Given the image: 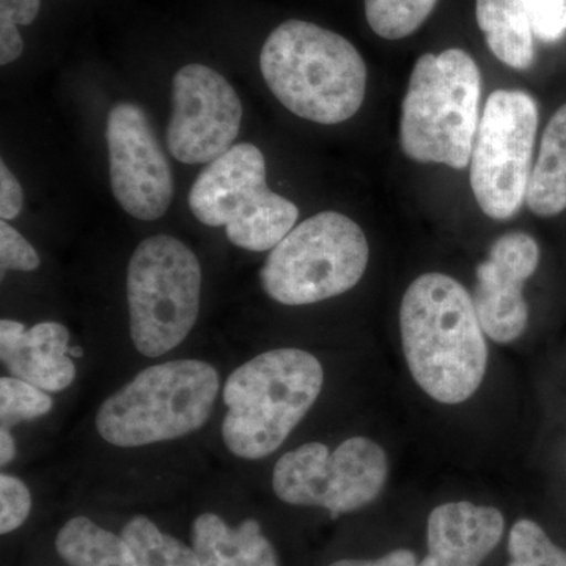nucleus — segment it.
Returning a JSON list of instances; mask_svg holds the SVG:
<instances>
[{
	"label": "nucleus",
	"instance_id": "nucleus-28",
	"mask_svg": "<svg viewBox=\"0 0 566 566\" xmlns=\"http://www.w3.org/2000/svg\"><path fill=\"white\" fill-rule=\"evenodd\" d=\"M41 0H0V31H17L39 17Z\"/></svg>",
	"mask_w": 566,
	"mask_h": 566
},
{
	"label": "nucleus",
	"instance_id": "nucleus-17",
	"mask_svg": "<svg viewBox=\"0 0 566 566\" xmlns=\"http://www.w3.org/2000/svg\"><path fill=\"white\" fill-rule=\"evenodd\" d=\"M526 202L539 218H554L566 210V104L543 133Z\"/></svg>",
	"mask_w": 566,
	"mask_h": 566
},
{
	"label": "nucleus",
	"instance_id": "nucleus-18",
	"mask_svg": "<svg viewBox=\"0 0 566 566\" xmlns=\"http://www.w3.org/2000/svg\"><path fill=\"white\" fill-rule=\"evenodd\" d=\"M55 551L69 566H137L123 536L85 516L73 517L59 531Z\"/></svg>",
	"mask_w": 566,
	"mask_h": 566
},
{
	"label": "nucleus",
	"instance_id": "nucleus-1",
	"mask_svg": "<svg viewBox=\"0 0 566 566\" xmlns=\"http://www.w3.org/2000/svg\"><path fill=\"white\" fill-rule=\"evenodd\" d=\"M400 331L409 371L433 400L463 403L482 386L485 331L474 300L455 279L441 273L417 277L401 301Z\"/></svg>",
	"mask_w": 566,
	"mask_h": 566
},
{
	"label": "nucleus",
	"instance_id": "nucleus-3",
	"mask_svg": "<svg viewBox=\"0 0 566 566\" xmlns=\"http://www.w3.org/2000/svg\"><path fill=\"white\" fill-rule=\"evenodd\" d=\"M323 385V365L303 349H273L241 365L223 386L227 449L243 460L270 457L311 411Z\"/></svg>",
	"mask_w": 566,
	"mask_h": 566
},
{
	"label": "nucleus",
	"instance_id": "nucleus-13",
	"mask_svg": "<svg viewBox=\"0 0 566 566\" xmlns=\"http://www.w3.org/2000/svg\"><path fill=\"white\" fill-rule=\"evenodd\" d=\"M539 263L531 234L512 232L495 240L485 262L476 268L474 307L483 331L497 344H512L526 331L528 307L523 286Z\"/></svg>",
	"mask_w": 566,
	"mask_h": 566
},
{
	"label": "nucleus",
	"instance_id": "nucleus-31",
	"mask_svg": "<svg viewBox=\"0 0 566 566\" xmlns=\"http://www.w3.org/2000/svg\"><path fill=\"white\" fill-rule=\"evenodd\" d=\"M17 455V444L9 428L2 427L0 430V464L7 465Z\"/></svg>",
	"mask_w": 566,
	"mask_h": 566
},
{
	"label": "nucleus",
	"instance_id": "nucleus-12",
	"mask_svg": "<svg viewBox=\"0 0 566 566\" xmlns=\"http://www.w3.org/2000/svg\"><path fill=\"white\" fill-rule=\"evenodd\" d=\"M111 188L115 200L139 221H158L174 199V175L147 112L115 104L107 115Z\"/></svg>",
	"mask_w": 566,
	"mask_h": 566
},
{
	"label": "nucleus",
	"instance_id": "nucleus-2",
	"mask_svg": "<svg viewBox=\"0 0 566 566\" xmlns=\"http://www.w3.org/2000/svg\"><path fill=\"white\" fill-rule=\"evenodd\" d=\"M260 70L290 112L319 125H337L359 112L367 66L345 36L314 22H282L264 41Z\"/></svg>",
	"mask_w": 566,
	"mask_h": 566
},
{
	"label": "nucleus",
	"instance_id": "nucleus-24",
	"mask_svg": "<svg viewBox=\"0 0 566 566\" xmlns=\"http://www.w3.org/2000/svg\"><path fill=\"white\" fill-rule=\"evenodd\" d=\"M32 510L31 491L13 475H0V534L7 535L25 523Z\"/></svg>",
	"mask_w": 566,
	"mask_h": 566
},
{
	"label": "nucleus",
	"instance_id": "nucleus-27",
	"mask_svg": "<svg viewBox=\"0 0 566 566\" xmlns=\"http://www.w3.org/2000/svg\"><path fill=\"white\" fill-rule=\"evenodd\" d=\"M536 39L554 43L566 33V0H526Z\"/></svg>",
	"mask_w": 566,
	"mask_h": 566
},
{
	"label": "nucleus",
	"instance_id": "nucleus-4",
	"mask_svg": "<svg viewBox=\"0 0 566 566\" xmlns=\"http://www.w3.org/2000/svg\"><path fill=\"white\" fill-rule=\"evenodd\" d=\"M482 74L463 50L423 54L416 62L403 106L400 145L409 159L465 169L471 163Z\"/></svg>",
	"mask_w": 566,
	"mask_h": 566
},
{
	"label": "nucleus",
	"instance_id": "nucleus-8",
	"mask_svg": "<svg viewBox=\"0 0 566 566\" xmlns=\"http://www.w3.org/2000/svg\"><path fill=\"white\" fill-rule=\"evenodd\" d=\"M202 266L196 253L169 234L137 245L128 264L129 333L137 352H172L199 318Z\"/></svg>",
	"mask_w": 566,
	"mask_h": 566
},
{
	"label": "nucleus",
	"instance_id": "nucleus-21",
	"mask_svg": "<svg viewBox=\"0 0 566 566\" xmlns=\"http://www.w3.org/2000/svg\"><path fill=\"white\" fill-rule=\"evenodd\" d=\"M192 549L200 566H238L237 531L214 513L193 521Z\"/></svg>",
	"mask_w": 566,
	"mask_h": 566
},
{
	"label": "nucleus",
	"instance_id": "nucleus-5",
	"mask_svg": "<svg viewBox=\"0 0 566 566\" xmlns=\"http://www.w3.org/2000/svg\"><path fill=\"white\" fill-rule=\"evenodd\" d=\"M219 394V374L202 360L153 365L112 394L96 412V430L117 447L172 441L200 430Z\"/></svg>",
	"mask_w": 566,
	"mask_h": 566
},
{
	"label": "nucleus",
	"instance_id": "nucleus-15",
	"mask_svg": "<svg viewBox=\"0 0 566 566\" xmlns=\"http://www.w3.org/2000/svg\"><path fill=\"white\" fill-rule=\"evenodd\" d=\"M70 333L61 323L0 322V359L14 378L46 392H62L73 385L76 367L70 359Z\"/></svg>",
	"mask_w": 566,
	"mask_h": 566
},
{
	"label": "nucleus",
	"instance_id": "nucleus-16",
	"mask_svg": "<svg viewBox=\"0 0 566 566\" xmlns=\"http://www.w3.org/2000/svg\"><path fill=\"white\" fill-rule=\"evenodd\" d=\"M475 17L491 52L510 69L535 61V33L526 0H476Z\"/></svg>",
	"mask_w": 566,
	"mask_h": 566
},
{
	"label": "nucleus",
	"instance_id": "nucleus-22",
	"mask_svg": "<svg viewBox=\"0 0 566 566\" xmlns=\"http://www.w3.org/2000/svg\"><path fill=\"white\" fill-rule=\"evenodd\" d=\"M509 566H566V553L538 524L520 520L509 538Z\"/></svg>",
	"mask_w": 566,
	"mask_h": 566
},
{
	"label": "nucleus",
	"instance_id": "nucleus-11",
	"mask_svg": "<svg viewBox=\"0 0 566 566\" xmlns=\"http://www.w3.org/2000/svg\"><path fill=\"white\" fill-rule=\"evenodd\" d=\"M241 122L243 104L221 73L202 63H189L175 73L166 137L177 161H216L233 147Z\"/></svg>",
	"mask_w": 566,
	"mask_h": 566
},
{
	"label": "nucleus",
	"instance_id": "nucleus-23",
	"mask_svg": "<svg viewBox=\"0 0 566 566\" xmlns=\"http://www.w3.org/2000/svg\"><path fill=\"white\" fill-rule=\"evenodd\" d=\"M52 409V398L46 390H41L31 382L20 378L0 379V419L2 427L39 419Z\"/></svg>",
	"mask_w": 566,
	"mask_h": 566
},
{
	"label": "nucleus",
	"instance_id": "nucleus-32",
	"mask_svg": "<svg viewBox=\"0 0 566 566\" xmlns=\"http://www.w3.org/2000/svg\"><path fill=\"white\" fill-rule=\"evenodd\" d=\"M71 356L81 357L84 354V349L80 348V346H74V348H70Z\"/></svg>",
	"mask_w": 566,
	"mask_h": 566
},
{
	"label": "nucleus",
	"instance_id": "nucleus-7",
	"mask_svg": "<svg viewBox=\"0 0 566 566\" xmlns=\"http://www.w3.org/2000/svg\"><path fill=\"white\" fill-rule=\"evenodd\" d=\"M192 214L208 227H226L230 243L271 251L296 227L300 210L268 188L266 161L253 144L233 145L193 181Z\"/></svg>",
	"mask_w": 566,
	"mask_h": 566
},
{
	"label": "nucleus",
	"instance_id": "nucleus-29",
	"mask_svg": "<svg viewBox=\"0 0 566 566\" xmlns=\"http://www.w3.org/2000/svg\"><path fill=\"white\" fill-rule=\"evenodd\" d=\"M24 193L20 181L17 180L7 164H0V218L11 221L21 214Z\"/></svg>",
	"mask_w": 566,
	"mask_h": 566
},
{
	"label": "nucleus",
	"instance_id": "nucleus-6",
	"mask_svg": "<svg viewBox=\"0 0 566 566\" xmlns=\"http://www.w3.org/2000/svg\"><path fill=\"white\" fill-rule=\"evenodd\" d=\"M370 259L359 223L337 211L305 219L271 249L260 282L283 305L322 303L360 282Z\"/></svg>",
	"mask_w": 566,
	"mask_h": 566
},
{
	"label": "nucleus",
	"instance_id": "nucleus-19",
	"mask_svg": "<svg viewBox=\"0 0 566 566\" xmlns=\"http://www.w3.org/2000/svg\"><path fill=\"white\" fill-rule=\"evenodd\" d=\"M137 566H200L192 547L164 534L147 516H134L122 532Z\"/></svg>",
	"mask_w": 566,
	"mask_h": 566
},
{
	"label": "nucleus",
	"instance_id": "nucleus-30",
	"mask_svg": "<svg viewBox=\"0 0 566 566\" xmlns=\"http://www.w3.org/2000/svg\"><path fill=\"white\" fill-rule=\"evenodd\" d=\"M329 566H417V557L412 551L395 549L385 557L376 558V560L345 558V560L334 562Z\"/></svg>",
	"mask_w": 566,
	"mask_h": 566
},
{
	"label": "nucleus",
	"instance_id": "nucleus-10",
	"mask_svg": "<svg viewBox=\"0 0 566 566\" xmlns=\"http://www.w3.org/2000/svg\"><path fill=\"white\" fill-rule=\"evenodd\" d=\"M389 474L385 449L371 439H346L333 453L322 442L290 450L274 465V493L290 505L322 506L333 516L364 509Z\"/></svg>",
	"mask_w": 566,
	"mask_h": 566
},
{
	"label": "nucleus",
	"instance_id": "nucleus-9",
	"mask_svg": "<svg viewBox=\"0 0 566 566\" xmlns=\"http://www.w3.org/2000/svg\"><path fill=\"white\" fill-rule=\"evenodd\" d=\"M538 107L526 92L495 91L480 117L471 186L488 218L506 221L523 207L531 181Z\"/></svg>",
	"mask_w": 566,
	"mask_h": 566
},
{
	"label": "nucleus",
	"instance_id": "nucleus-20",
	"mask_svg": "<svg viewBox=\"0 0 566 566\" xmlns=\"http://www.w3.org/2000/svg\"><path fill=\"white\" fill-rule=\"evenodd\" d=\"M438 0H365V17L376 35L401 40L422 28Z\"/></svg>",
	"mask_w": 566,
	"mask_h": 566
},
{
	"label": "nucleus",
	"instance_id": "nucleus-25",
	"mask_svg": "<svg viewBox=\"0 0 566 566\" xmlns=\"http://www.w3.org/2000/svg\"><path fill=\"white\" fill-rule=\"evenodd\" d=\"M234 531L238 538V566H279L274 547L255 520L243 521Z\"/></svg>",
	"mask_w": 566,
	"mask_h": 566
},
{
	"label": "nucleus",
	"instance_id": "nucleus-14",
	"mask_svg": "<svg viewBox=\"0 0 566 566\" xmlns=\"http://www.w3.org/2000/svg\"><path fill=\"white\" fill-rule=\"evenodd\" d=\"M504 515L494 506L449 502L428 517V556L417 566H480L501 543Z\"/></svg>",
	"mask_w": 566,
	"mask_h": 566
},
{
	"label": "nucleus",
	"instance_id": "nucleus-26",
	"mask_svg": "<svg viewBox=\"0 0 566 566\" xmlns=\"http://www.w3.org/2000/svg\"><path fill=\"white\" fill-rule=\"evenodd\" d=\"M0 264H2V273L9 270L32 273L40 266L39 253L7 221L0 222Z\"/></svg>",
	"mask_w": 566,
	"mask_h": 566
}]
</instances>
